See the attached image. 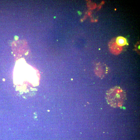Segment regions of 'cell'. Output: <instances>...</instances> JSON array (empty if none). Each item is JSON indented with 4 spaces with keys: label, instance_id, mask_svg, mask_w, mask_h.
I'll return each instance as SVG.
<instances>
[{
    "label": "cell",
    "instance_id": "obj_1",
    "mask_svg": "<svg viewBox=\"0 0 140 140\" xmlns=\"http://www.w3.org/2000/svg\"><path fill=\"white\" fill-rule=\"evenodd\" d=\"M126 99L125 92L119 87L111 89L107 94L106 99L108 103L113 107L117 108L122 106Z\"/></svg>",
    "mask_w": 140,
    "mask_h": 140
},
{
    "label": "cell",
    "instance_id": "obj_2",
    "mask_svg": "<svg viewBox=\"0 0 140 140\" xmlns=\"http://www.w3.org/2000/svg\"><path fill=\"white\" fill-rule=\"evenodd\" d=\"M111 51L114 54H119L121 50V48L120 46L118 45L117 43H114L112 46Z\"/></svg>",
    "mask_w": 140,
    "mask_h": 140
},
{
    "label": "cell",
    "instance_id": "obj_3",
    "mask_svg": "<svg viewBox=\"0 0 140 140\" xmlns=\"http://www.w3.org/2000/svg\"><path fill=\"white\" fill-rule=\"evenodd\" d=\"M117 44L120 46H123L127 44V41L126 39L123 37L119 36L117 38Z\"/></svg>",
    "mask_w": 140,
    "mask_h": 140
},
{
    "label": "cell",
    "instance_id": "obj_4",
    "mask_svg": "<svg viewBox=\"0 0 140 140\" xmlns=\"http://www.w3.org/2000/svg\"><path fill=\"white\" fill-rule=\"evenodd\" d=\"M78 13L79 15H80L81 14V12L80 11H78Z\"/></svg>",
    "mask_w": 140,
    "mask_h": 140
}]
</instances>
